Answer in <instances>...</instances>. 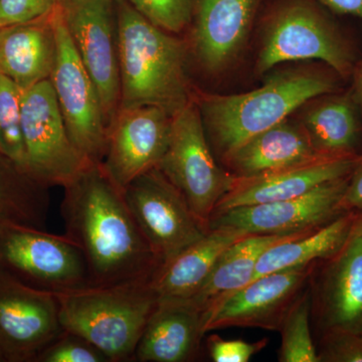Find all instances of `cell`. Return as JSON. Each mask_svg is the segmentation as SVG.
Listing matches in <instances>:
<instances>
[{
	"instance_id": "cell-25",
	"label": "cell",
	"mask_w": 362,
	"mask_h": 362,
	"mask_svg": "<svg viewBox=\"0 0 362 362\" xmlns=\"http://www.w3.org/2000/svg\"><path fill=\"white\" fill-rule=\"evenodd\" d=\"M300 125L314 148L327 156H359V125L351 99L333 96L312 105Z\"/></svg>"
},
{
	"instance_id": "cell-32",
	"label": "cell",
	"mask_w": 362,
	"mask_h": 362,
	"mask_svg": "<svg viewBox=\"0 0 362 362\" xmlns=\"http://www.w3.org/2000/svg\"><path fill=\"white\" fill-rule=\"evenodd\" d=\"M63 0H0V28L45 18Z\"/></svg>"
},
{
	"instance_id": "cell-35",
	"label": "cell",
	"mask_w": 362,
	"mask_h": 362,
	"mask_svg": "<svg viewBox=\"0 0 362 362\" xmlns=\"http://www.w3.org/2000/svg\"><path fill=\"white\" fill-rule=\"evenodd\" d=\"M338 13L349 14L362 20V0H321Z\"/></svg>"
},
{
	"instance_id": "cell-29",
	"label": "cell",
	"mask_w": 362,
	"mask_h": 362,
	"mask_svg": "<svg viewBox=\"0 0 362 362\" xmlns=\"http://www.w3.org/2000/svg\"><path fill=\"white\" fill-rule=\"evenodd\" d=\"M153 25L170 33L182 32L192 21L194 0H126Z\"/></svg>"
},
{
	"instance_id": "cell-17",
	"label": "cell",
	"mask_w": 362,
	"mask_h": 362,
	"mask_svg": "<svg viewBox=\"0 0 362 362\" xmlns=\"http://www.w3.org/2000/svg\"><path fill=\"white\" fill-rule=\"evenodd\" d=\"M361 154L329 157L250 178H235L214 214L235 207L294 199L352 173Z\"/></svg>"
},
{
	"instance_id": "cell-4",
	"label": "cell",
	"mask_w": 362,
	"mask_h": 362,
	"mask_svg": "<svg viewBox=\"0 0 362 362\" xmlns=\"http://www.w3.org/2000/svg\"><path fill=\"white\" fill-rule=\"evenodd\" d=\"M54 295L63 330L85 338L109 362L134 359L140 337L158 303L150 279L87 286Z\"/></svg>"
},
{
	"instance_id": "cell-16",
	"label": "cell",
	"mask_w": 362,
	"mask_h": 362,
	"mask_svg": "<svg viewBox=\"0 0 362 362\" xmlns=\"http://www.w3.org/2000/svg\"><path fill=\"white\" fill-rule=\"evenodd\" d=\"M171 116L151 105L120 108L108 128L101 165L124 189L131 181L160 162L170 133Z\"/></svg>"
},
{
	"instance_id": "cell-27",
	"label": "cell",
	"mask_w": 362,
	"mask_h": 362,
	"mask_svg": "<svg viewBox=\"0 0 362 362\" xmlns=\"http://www.w3.org/2000/svg\"><path fill=\"white\" fill-rule=\"evenodd\" d=\"M312 299L310 284L301 293L288 311L280 328V362H319L312 338L310 320Z\"/></svg>"
},
{
	"instance_id": "cell-36",
	"label": "cell",
	"mask_w": 362,
	"mask_h": 362,
	"mask_svg": "<svg viewBox=\"0 0 362 362\" xmlns=\"http://www.w3.org/2000/svg\"><path fill=\"white\" fill-rule=\"evenodd\" d=\"M357 93H358L359 100L362 105V66L359 71L358 76H357Z\"/></svg>"
},
{
	"instance_id": "cell-31",
	"label": "cell",
	"mask_w": 362,
	"mask_h": 362,
	"mask_svg": "<svg viewBox=\"0 0 362 362\" xmlns=\"http://www.w3.org/2000/svg\"><path fill=\"white\" fill-rule=\"evenodd\" d=\"M317 354L319 362H362V329L323 333Z\"/></svg>"
},
{
	"instance_id": "cell-24",
	"label": "cell",
	"mask_w": 362,
	"mask_h": 362,
	"mask_svg": "<svg viewBox=\"0 0 362 362\" xmlns=\"http://www.w3.org/2000/svg\"><path fill=\"white\" fill-rule=\"evenodd\" d=\"M358 213H346L295 239L278 243L259 257L254 279L274 272L310 265L332 256L344 244Z\"/></svg>"
},
{
	"instance_id": "cell-13",
	"label": "cell",
	"mask_w": 362,
	"mask_h": 362,
	"mask_svg": "<svg viewBox=\"0 0 362 362\" xmlns=\"http://www.w3.org/2000/svg\"><path fill=\"white\" fill-rule=\"evenodd\" d=\"M310 282L311 314L321 334L362 329V213L341 247L317 262Z\"/></svg>"
},
{
	"instance_id": "cell-6",
	"label": "cell",
	"mask_w": 362,
	"mask_h": 362,
	"mask_svg": "<svg viewBox=\"0 0 362 362\" xmlns=\"http://www.w3.org/2000/svg\"><path fill=\"white\" fill-rule=\"evenodd\" d=\"M0 267L23 284L52 294L89 286L77 246L65 235L30 226H0Z\"/></svg>"
},
{
	"instance_id": "cell-2",
	"label": "cell",
	"mask_w": 362,
	"mask_h": 362,
	"mask_svg": "<svg viewBox=\"0 0 362 362\" xmlns=\"http://www.w3.org/2000/svg\"><path fill=\"white\" fill-rule=\"evenodd\" d=\"M120 108L151 105L173 117L192 100L182 40L116 0ZM118 109V110H119Z\"/></svg>"
},
{
	"instance_id": "cell-7",
	"label": "cell",
	"mask_w": 362,
	"mask_h": 362,
	"mask_svg": "<svg viewBox=\"0 0 362 362\" xmlns=\"http://www.w3.org/2000/svg\"><path fill=\"white\" fill-rule=\"evenodd\" d=\"M57 54L51 83L66 130L76 148L90 164L103 161L108 128L96 87L78 56L64 20L62 6L52 13Z\"/></svg>"
},
{
	"instance_id": "cell-12",
	"label": "cell",
	"mask_w": 362,
	"mask_h": 362,
	"mask_svg": "<svg viewBox=\"0 0 362 362\" xmlns=\"http://www.w3.org/2000/svg\"><path fill=\"white\" fill-rule=\"evenodd\" d=\"M63 331L56 295L23 284L0 267V362H35Z\"/></svg>"
},
{
	"instance_id": "cell-10",
	"label": "cell",
	"mask_w": 362,
	"mask_h": 362,
	"mask_svg": "<svg viewBox=\"0 0 362 362\" xmlns=\"http://www.w3.org/2000/svg\"><path fill=\"white\" fill-rule=\"evenodd\" d=\"M319 59L341 76L352 71L346 42L318 9L292 2L272 16L264 35L257 69L259 73L286 62Z\"/></svg>"
},
{
	"instance_id": "cell-34",
	"label": "cell",
	"mask_w": 362,
	"mask_h": 362,
	"mask_svg": "<svg viewBox=\"0 0 362 362\" xmlns=\"http://www.w3.org/2000/svg\"><path fill=\"white\" fill-rule=\"evenodd\" d=\"M340 209L343 213H362V154L349 176Z\"/></svg>"
},
{
	"instance_id": "cell-33",
	"label": "cell",
	"mask_w": 362,
	"mask_h": 362,
	"mask_svg": "<svg viewBox=\"0 0 362 362\" xmlns=\"http://www.w3.org/2000/svg\"><path fill=\"white\" fill-rule=\"evenodd\" d=\"M268 338L249 342L243 339H223L218 335L207 337L209 356L214 362H249L252 356L266 349Z\"/></svg>"
},
{
	"instance_id": "cell-5",
	"label": "cell",
	"mask_w": 362,
	"mask_h": 362,
	"mask_svg": "<svg viewBox=\"0 0 362 362\" xmlns=\"http://www.w3.org/2000/svg\"><path fill=\"white\" fill-rule=\"evenodd\" d=\"M157 168L209 228L216 204L230 189L233 176L216 163L194 99L171 117L168 147Z\"/></svg>"
},
{
	"instance_id": "cell-1",
	"label": "cell",
	"mask_w": 362,
	"mask_h": 362,
	"mask_svg": "<svg viewBox=\"0 0 362 362\" xmlns=\"http://www.w3.org/2000/svg\"><path fill=\"white\" fill-rule=\"evenodd\" d=\"M64 189L65 235L84 257L89 286L151 279L160 264L101 163L88 165Z\"/></svg>"
},
{
	"instance_id": "cell-8",
	"label": "cell",
	"mask_w": 362,
	"mask_h": 362,
	"mask_svg": "<svg viewBox=\"0 0 362 362\" xmlns=\"http://www.w3.org/2000/svg\"><path fill=\"white\" fill-rule=\"evenodd\" d=\"M21 130L26 171L45 187H66L90 165L71 141L49 78L23 90Z\"/></svg>"
},
{
	"instance_id": "cell-26",
	"label": "cell",
	"mask_w": 362,
	"mask_h": 362,
	"mask_svg": "<svg viewBox=\"0 0 362 362\" xmlns=\"http://www.w3.org/2000/svg\"><path fill=\"white\" fill-rule=\"evenodd\" d=\"M49 188L0 153V226L45 230L49 209Z\"/></svg>"
},
{
	"instance_id": "cell-21",
	"label": "cell",
	"mask_w": 362,
	"mask_h": 362,
	"mask_svg": "<svg viewBox=\"0 0 362 362\" xmlns=\"http://www.w3.org/2000/svg\"><path fill=\"white\" fill-rule=\"evenodd\" d=\"M57 42L52 13L0 28V75L25 90L51 78Z\"/></svg>"
},
{
	"instance_id": "cell-18",
	"label": "cell",
	"mask_w": 362,
	"mask_h": 362,
	"mask_svg": "<svg viewBox=\"0 0 362 362\" xmlns=\"http://www.w3.org/2000/svg\"><path fill=\"white\" fill-rule=\"evenodd\" d=\"M258 4L259 0H194L192 44L206 71L223 70L237 56Z\"/></svg>"
},
{
	"instance_id": "cell-19",
	"label": "cell",
	"mask_w": 362,
	"mask_h": 362,
	"mask_svg": "<svg viewBox=\"0 0 362 362\" xmlns=\"http://www.w3.org/2000/svg\"><path fill=\"white\" fill-rule=\"evenodd\" d=\"M204 334L202 313L194 305L187 300H160L140 337L134 361H194Z\"/></svg>"
},
{
	"instance_id": "cell-22",
	"label": "cell",
	"mask_w": 362,
	"mask_h": 362,
	"mask_svg": "<svg viewBox=\"0 0 362 362\" xmlns=\"http://www.w3.org/2000/svg\"><path fill=\"white\" fill-rule=\"evenodd\" d=\"M247 233L226 226L209 228L201 240L159 266L150 284L160 300H188L206 282L228 247Z\"/></svg>"
},
{
	"instance_id": "cell-23",
	"label": "cell",
	"mask_w": 362,
	"mask_h": 362,
	"mask_svg": "<svg viewBox=\"0 0 362 362\" xmlns=\"http://www.w3.org/2000/svg\"><path fill=\"white\" fill-rule=\"evenodd\" d=\"M310 232L312 230L290 235H246L223 252L206 282L187 301L194 305L204 315L252 282L259 257L267 249Z\"/></svg>"
},
{
	"instance_id": "cell-14",
	"label": "cell",
	"mask_w": 362,
	"mask_h": 362,
	"mask_svg": "<svg viewBox=\"0 0 362 362\" xmlns=\"http://www.w3.org/2000/svg\"><path fill=\"white\" fill-rule=\"evenodd\" d=\"M317 262L255 279L202 315L204 333L230 327L280 330L293 303L310 284Z\"/></svg>"
},
{
	"instance_id": "cell-30",
	"label": "cell",
	"mask_w": 362,
	"mask_h": 362,
	"mask_svg": "<svg viewBox=\"0 0 362 362\" xmlns=\"http://www.w3.org/2000/svg\"><path fill=\"white\" fill-rule=\"evenodd\" d=\"M35 362H109L106 356L85 338L63 331L37 356Z\"/></svg>"
},
{
	"instance_id": "cell-20",
	"label": "cell",
	"mask_w": 362,
	"mask_h": 362,
	"mask_svg": "<svg viewBox=\"0 0 362 362\" xmlns=\"http://www.w3.org/2000/svg\"><path fill=\"white\" fill-rule=\"evenodd\" d=\"M329 157L334 156H324L314 148L300 124L286 119L221 160L233 177L250 178Z\"/></svg>"
},
{
	"instance_id": "cell-28",
	"label": "cell",
	"mask_w": 362,
	"mask_h": 362,
	"mask_svg": "<svg viewBox=\"0 0 362 362\" xmlns=\"http://www.w3.org/2000/svg\"><path fill=\"white\" fill-rule=\"evenodd\" d=\"M23 92L13 81L0 75V153L26 171L25 143L21 130Z\"/></svg>"
},
{
	"instance_id": "cell-15",
	"label": "cell",
	"mask_w": 362,
	"mask_h": 362,
	"mask_svg": "<svg viewBox=\"0 0 362 362\" xmlns=\"http://www.w3.org/2000/svg\"><path fill=\"white\" fill-rule=\"evenodd\" d=\"M350 175L323 183L294 199L214 214L209 220V228L226 226L247 235H290L322 228L346 214L340 209V201Z\"/></svg>"
},
{
	"instance_id": "cell-11",
	"label": "cell",
	"mask_w": 362,
	"mask_h": 362,
	"mask_svg": "<svg viewBox=\"0 0 362 362\" xmlns=\"http://www.w3.org/2000/svg\"><path fill=\"white\" fill-rule=\"evenodd\" d=\"M64 20L96 87L107 128L120 105L116 0H63Z\"/></svg>"
},
{
	"instance_id": "cell-9",
	"label": "cell",
	"mask_w": 362,
	"mask_h": 362,
	"mask_svg": "<svg viewBox=\"0 0 362 362\" xmlns=\"http://www.w3.org/2000/svg\"><path fill=\"white\" fill-rule=\"evenodd\" d=\"M123 194L160 266L209 233L180 190L157 168L131 181Z\"/></svg>"
},
{
	"instance_id": "cell-3",
	"label": "cell",
	"mask_w": 362,
	"mask_h": 362,
	"mask_svg": "<svg viewBox=\"0 0 362 362\" xmlns=\"http://www.w3.org/2000/svg\"><path fill=\"white\" fill-rule=\"evenodd\" d=\"M334 89L330 78L316 71H289L252 92L199 94L194 101L209 145L223 159L255 136L283 122L307 102Z\"/></svg>"
}]
</instances>
